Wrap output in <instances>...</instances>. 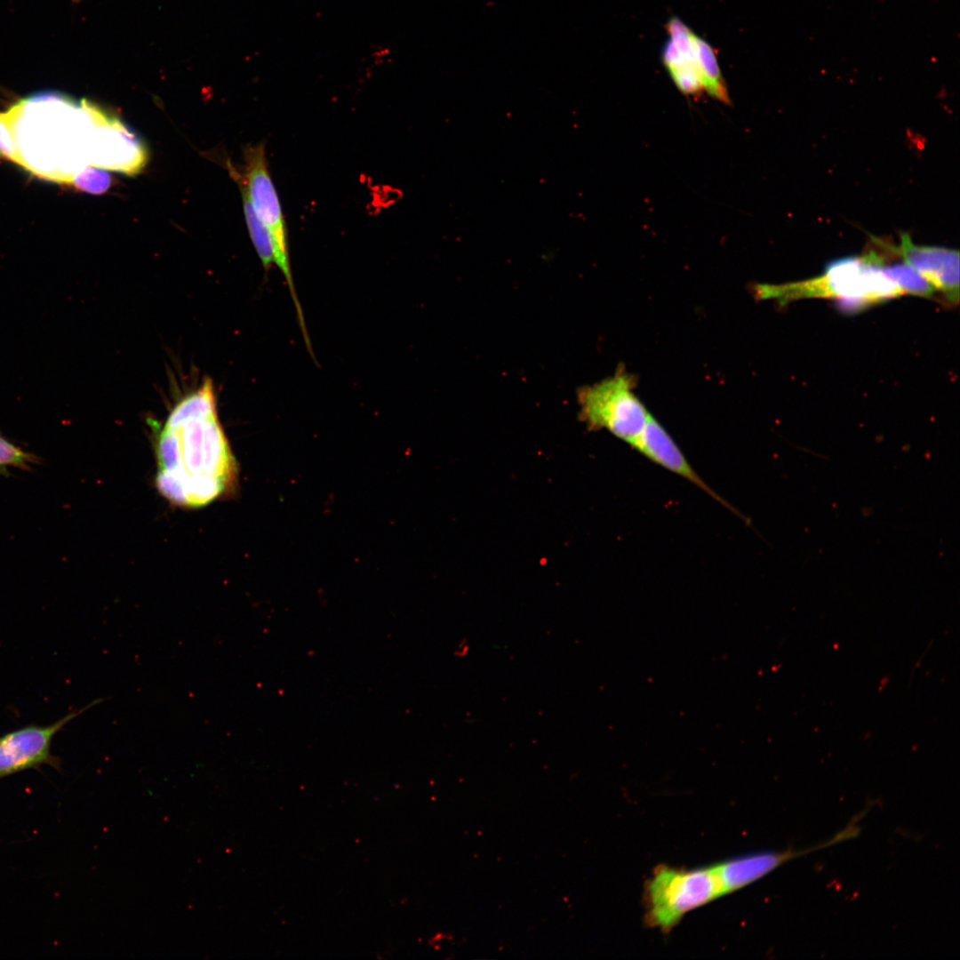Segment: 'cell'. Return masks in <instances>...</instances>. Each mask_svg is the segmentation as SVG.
<instances>
[{"instance_id": "6da1fadb", "label": "cell", "mask_w": 960, "mask_h": 960, "mask_svg": "<svg viewBox=\"0 0 960 960\" xmlns=\"http://www.w3.org/2000/svg\"><path fill=\"white\" fill-rule=\"evenodd\" d=\"M156 455V488L174 505L199 508L234 489L236 463L217 413L157 428Z\"/></svg>"}, {"instance_id": "7a4b0ae2", "label": "cell", "mask_w": 960, "mask_h": 960, "mask_svg": "<svg viewBox=\"0 0 960 960\" xmlns=\"http://www.w3.org/2000/svg\"><path fill=\"white\" fill-rule=\"evenodd\" d=\"M883 265V257L875 251L862 257H844L828 263L817 277L780 284H756L755 296L783 306L801 299H836L844 309L853 311L903 294L884 274Z\"/></svg>"}, {"instance_id": "3957f363", "label": "cell", "mask_w": 960, "mask_h": 960, "mask_svg": "<svg viewBox=\"0 0 960 960\" xmlns=\"http://www.w3.org/2000/svg\"><path fill=\"white\" fill-rule=\"evenodd\" d=\"M722 896L713 867L683 869L660 866L644 889L647 924L668 932L688 912Z\"/></svg>"}, {"instance_id": "277c9868", "label": "cell", "mask_w": 960, "mask_h": 960, "mask_svg": "<svg viewBox=\"0 0 960 960\" xmlns=\"http://www.w3.org/2000/svg\"><path fill=\"white\" fill-rule=\"evenodd\" d=\"M634 377L624 370L579 391L583 420L590 428L605 429L629 445L652 415L635 391Z\"/></svg>"}, {"instance_id": "5b68a950", "label": "cell", "mask_w": 960, "mask_h": 960, "mask_svg": "<svg viewBox=\"0 0 960 960\" xmlns=\"http://www.w3.org/2000/svg\"><path fill=\"white\" fill-rule=\"evenodd\" d=\"M244 169L242 174L248 196L259 220L267 228L274 249L275 265L284 276L294 304L306 344L310 342L303 312L297 296L291 268L285 219L271 179L263 142L250 145L244 150Z\"/></svg>"}, {"instance_id": "8992f818", "label": "cell", "mask_w": 960, "mask_h": 960, "mask_svg": "<svg viewBox=\"0 0 960 960\" xmlns=\"http://www.w3.org/2000/svg\"><path fill=\"white\" fill-rule=\"evenodd\" d=\"M103 700H96L86 707L71 711L48 725L31 724L7 732L0 737V780L14 773L50 765L60 767V760L52 753L54 736L72 719Z\"/></svg>"}, {"instance_id": "52a82bcc", "label": "cell", "mask_w": 960, "mask_h": 960, "mask_svg": "<svg viewBox=\"0 0 960 960\" xmlns=\"http://www.w3.org/2000/svg\"><path fill=\"white\" fill-rule=\"evenodd\" d=\"M860 819V817H858ZM856 819L828 840L806 849L795 851L791 848L782 852H765L748 854L729 860L713 866L720 884L722 895L756 882L768 875L783 863L795 858L834 845L855 837L860 831Z\"/></svg>"}, {"instance_id": "ba28073f", "label": "cell", "mask_w": 960, "mask_h": 960, "mask_svg": "<svg viewBox=\"0 0 960 960\" xmlns=\"http://www.w3.org/2000/svg\"><path fill=\"white\" fill-rule=\"evenodd\" d=\"M97 132L92 140V164L97 167L134 174L146 162L141 143L118 119L101 112L95 113Z\"/></svg>"}, {"instance_id": "9c48e42d", "label": "cell", "mask_w": 960, "mask_h": 960, "mask_svg": "<svg viewBox=\"0 0 960 960\" xmlns=\"http://www.w3.org/2000/svg\"><path fill=\"white\" fill-rule=\"evenodd\" d=\"M917 270L949 304L959 301V252L939 246L915 244L909 235L901 234L900 245L891 248Z\"/></svg>"}, {"instance_id": "30bf717a", "label": "cell", "mask_w": 960, "mask_h": 960, "mask_svg": "<svg viewBox=\"0 0 960 960\" xmlns=\"http://www.w3.org/2000/svg\"><path fill=\"white\" fill-rule=\"evenodd\" d=\"M630 446L651 461L690 481L732 513L741 516L733 506L720 497L700 478L672 436L652 415L650 416L642 432Z\"/></svg>"}, {"instance_id": "8fae6325", "label": "cell", "mask_w": 960, "mask_h": 960, "mask_svg": "<svg viewBox=\"0 0 960 960\" xmlns=\"http://www.w3.org/2000/svg\"><path fill=\"white\" fill-rule=\"evenodd\" d=\"M666 30L669 40L663 46L661 60L675 85L686 96L704 92L694 57V33L677 17L668 20Z\"/></svg>"}, {"instance_id": "7c38bea8", "label": "cell", "mask_w": 960, "mask_h": 960, "mask_svg": "<svg viewBox=\"0 0 960 960\" xmlns=\"http://www.w3.org/2000/svg\"><path fill=\"white\" fill-rule=\"evenodd\" d=\"M693 49L703 91L714 100L724 104H730L728 90L714 49L696 34L693 36Z\"/></svg>"}, {"instance_id": "4fadbf2b", "label": "cell", "mask_w": 960, "mask_h": 960, "mask_svg": "<svg viewBox=\"0 0 960 960\" xmlns=\"http://www.w3.org/2000/svg\"><path fill=\"white\" fill-rule=\"evenodd\" d=\"M232 177L236 180L239 185L243 207L244 212L245 222L249 230V235L257 254L262 263V266L268 270L273 264H275L274 249L270 236L259 220L256 212L253 209L252 202L247 193L245 183L243 176L236 170L230 169Z\"/></svg>"}, {"instance_id": "5bb4252c", "label": "cell", "mask_w": 960, "mask_h": 960, "mask_svg": "<svg viewBox=\"0 0 960 960\" xmlns=\"http://www.w3.org/2000/svg\"><path fill=\"white\" fill-rule=\"evenodd\" d=\"M216 414L213 385L205 380L195 392L182 398L170 412L164 425L174 426L185 420Z\"/></svg>"}, {"instance_id": "9a60e30c", "label": "cell", "mask_w": 960, "mask_h": 960, "mask_svg": "<svg viewBox=\"0 0 960 960\" xmlns=\"http://www.w3.org/2000/svg\"><path fill=\"white\" fill-rule=\"evenodd\" d=\"M884 274L892 280L903 294L932 299L937 292L933 285L908 264L883 265Z\"/></svg>"}, {"instance_id": "2e32d148", "label": "cell", "mask_w": 960, "mask_h": 960, "mask_svg": "<svg viewBox=\"0 0 960 960\" xmlns=\"http://www.w3.org/2000/svg\"><path fill=\"white\" fill-rule=\"evenodd\" d=\"M68 183L79 191L99 195L110 188L111 177L103 170L85 167L76 172Z\"/></svg>"}, {"instance_id": "e0dca14e", "label": "cell", "mask_w": 960, "mask_h": 960, "mask_svg": "<svg viewBox=\"0 0 960 960\" xmlns=\"http://www.w3.org/2000/svg\"><path fill=\"white\" fill-rule=\"evenodd\" d=\"M35 461L28 452L0 435V472L8 468H27Z\"/></svg>"}, {"instance_id": "ac0fdd59", "label": "cell", "mask_w": 960, "mask_h": 960, "mask_svg": "<svg viewBox=\"0 0 960 960\" xmlns=\"http://www.w3.org/2000/svg\"><path fill=\"white\" fill-rule=\"evenodd\" d=\"M16 160V149L4 113H0V159Z\"/></svg>"}, {"instance_id": "d6986e66", "label": "cell", "mask_w": 960, "mask_h": 960, "mask_svg": "<svg viewBox=\"0 0 960 960\" xmlns=\"http://www.w3.org/2000/svg\"><path fill=\"white\" fill-rule=\"evenodd\" d=\"M75 1H76V0H75Z\"/></svg>"}]
</instances>
